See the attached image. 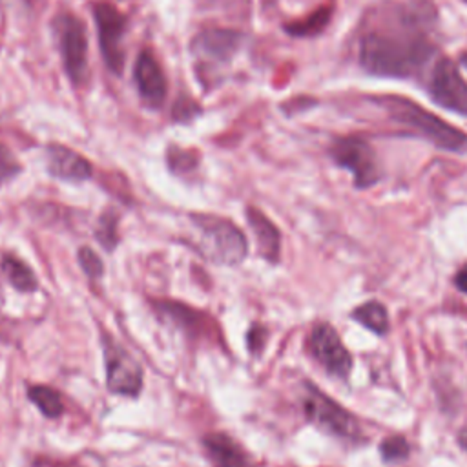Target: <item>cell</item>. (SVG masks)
Wrapping results in <instances>:
<instances>
[{"label":"cell","instance_id":"cell-1","mask_svg":"<svg viewBox=\"0 0 467 467\" xmlns=\"http://www.w3.org/2000/svg\"><path fill=\"white\" fill-rule=\"evenodd\" d=\"M429 18L431 15L423 9L409 5H394L390 13L383 11L381 20L359 36V64L381 77L414 75L434 51L425 29Z\"/></svg>","mask_w":467,"mask_h":467},{"label":"cell","instance_id":"cell-2","mask_svg":"<svg viewBox=\"0 0 467 467\" xmlns=\"http://www.w3.org/2000/svg\"><path fill=\"white\" fill-rule=\"evenodd\" d=\"M192 223L197 230L195 248L201 255L215 265L224 266H235L243 263L248 252V243L244 234L230 219L195 213L192 215Z\"/></svg>","mask_w":467,"mask_h":467},{"label":"cell","instance_id":"cell-3","mask_svg":"<svg viewBox=\"0 0 467 467\" xmlns=\"http://www.w3.org/2000/svg\"><path fill=\"white\" fill-rule=\"evenodd\" d=\"M385 106L389 108L392 119H396L400 124L407 126L409 130H414L438 148L449 150V151H462L467 148V135L462 133L458 128L451 126L449 122L441 120L434 113L427 111L425 108H420L412 100H405L400 97H389L385 99Z\"/></svg>","mask_w":467,"mask_h":467},{"label":"cell","instance_id":"cell-4","mask_svg":"<svg viewBox=\"0 0 467 467\" xmlns=\"http://www.w3.org/2000/svg\"><path fill=\"white\" fill-rule=\"evenodd\" d=\"M303 410H305V416L314 425H317L319 429L334 436L356 438L359 434V423L354 418V414H350L332 398L317 390V387L312 383H305Z\"/></svg>","mask_w":467,"mask_h":467},{"label":"cell","instance_id":"cell-5","mask_svg":"<svg viewBox=\"0 0 467 467\" xmlns=\"http://www.w3.org/2000/svg\"><path fill=\"white\" fill-rule=\"evenodd\" d=\"M62 64L73 82H82L88 73V36L84 24L69 13H62L53 22Z\"/></svg>","mask_w":467,"mask_h":467},{"label":"cell","instance_id":"cell-6","mask_svg":"<svg viewBox=\"0 0 467 467\" xmlns=\"http://www.w3.org/2000/svg\"><path fill=\"white\" fill-rule=\"evenodd\" d=\"M330 155L337 166L352 173L354 184L358 188H368L379 181V166L376 161V153L370 148V144L363 139H337L330 148Z\"/></svg>","mask_w":467,"mask_h":467},{"label":"cell","instance_id":"cell-7","mask_svg":"<svg viewBox=\"0 0 467 467\" xmlns=\"http://www.w3.org/2000/svg\"><path fill=\"white\" fill-rule=\"evenodd\" d=\"M104 365L106 385L113 394L139 396L142 389V368L126 348H122L113 337H104Z\"/></svg>","mask_w":467,"mask_h":467},{"label":"cell","instance_id":"cell-8","mask_svg":"<svg viewBox=\"0 0 467 467\" xmlns=\"http://www.w3.org/2000/svg\"><path fill=\"white\" fill-rule=\"evenodd\" d=\"M93 18L99 27V42L106 66L119 75L124 64L122 38L126 33V16L115 5L99 2L93 5Z\"/></svg>","mask_w":467,"mask_h":467},{"label":"cell","instance_id":"cell-9","mask_svg":"<svg viewBox=\"0 0 467 467\" xmlns=\"http://www.w3.org/2000/svg\"><path fill=\"white\" fill-rule=\"evenodd\" d=\"M308 345L312 356L327 372L337 378L348 376L352 368V356L332 325L317 323L310 332Z\"/></svg>","mask_w":467,"mask_h":467},{"label":"cell","instance_id":"cell-10","mask_svg":"<svg viewBox=\"0 0 467 467\" xmlns=\"http://www.w3.org/2000/svg\"><path fill=\"white\" fill-rule=\"evenodd\" d=\"M429 93L441 108L467 117V82L451 60L441 58L436 62Z\"/></svg>","mask_w":467,"mask_h":467},{"label":"cell","instance_id":"cell-11","mask_svg":"<svg viewBox=\"0 0 467 467\" xmlns=\"http://www.w3.org/2000/svg\"><path fill=\"white\" fill-rule=\"evenodd\" d=\"M133 78L144 102L155 108H159L164 102L166 78L157 58L150 51L139 53L133 67Z\"/></svg>","mask_w":467,"mask_h":467},{"label":"cell","instance_id":"cell-12","mask_svg":"<svg viewBox=\"0 0 467 467\" xmlns=\"http://www.w3.org/2000/svg\"><path fill=\"white\" fill-rule=\"evenodd\" d=\"M47 170L53 177L71 182L88 181L93 173L86 157L62 144H51L47 148Z\"/></svg>","mask_w":467,"mask_h":467},{"label":"cell","instance_id":"cell-13","mask_svg":"<svg viewBox=\"0 0 467 467\" xmlns=\"http://www.w3.org/2000/svg\"><path fill=\"white\" fill-rule=\"evenodd\" d=\"M202 447L212 467H254L248 452L224 432L206 434L202 438Z\"/></svg>","mask_w":467,"mask_h":467},{"label":"cell","instance_id":"cell-14","mask_svg":"<svg viewBox=\"0 0 467 467\" xmlns=\"http://www.w3.org/2000/svg\"><path fill=\"white\" fill-rule=\"evenodd\" d=\"M246 219L248 224L257 239V250L259 254L270 261V263H277L279 261V254H281V235L279 230L275 228V224L257 208H248L246 210Z\"/></svg>","mask_w":467,"mask_h":467},{"label":"cell","instance_id":"cell-15","mask_svg":"<svg viewBox=\"0 0 467 467\" xmlns=\"http://www.w3.org/2000/svg\"><path fill=\"white\" fill-rule=\"evenodd\" d=\"M237 44H239L237 33L213 29V31L201 33L193 42V49L199 55L217 58V60H226L237 49Z\"/></svg>","mask_w":467,"mask_h":467},{"label":"cell","instance_id":"cell-16","mask_svg":"<svg viewBox=\"0 0 467 467\" xmlns=\"http://www.w3.org/2000/svg\"><path fill=\"white\" fill-rule=\"evenodd\" d=\"M2 270H4L7 281L11 283L13 288H16L20 292H35L38 288L36 275L33 274V270L22 259H18L11 254L4 255Z\"/></svg>","mask_w":467,"mask_h":467},{"label":"cell","instance_id":"cell-17","mask_svg":"<svg viewBox=\"0 0 467 467\" xmlns=\"http://www.w3.org/2000/svg\"><path fill=\"white\" fill-rule=\"evenodd\" d=\"M352 317L361 323L363 327H367L368 330L376 332V334H385L389 328V314L387 308L378 303V301H368L359 305L354 312Z\"/></svg>","mask_w":467,"mask_h":467},{"label":"cell","instance_id":"cell-18","mask_svg":"<svg viewBox=\"0 0 467 467\" xmlns=\"http://www.w3.org/2000/svg\"><path fill=\"white\" fill-rule=\"evenodd\" d=\"M27 396L47 418H58L64 412V403L60 394L47 385H31L27 390Z\"/></svg>","mask_w":467,"mask_h":467},{"label":"cell","instance_id":"cell-19","mask_svg":"<svg viewBox=\"0 0 467 467\" xmlns=\"http://www.w3.org/2000/svg\"><path fill=\"white\" fill-rule=\"evenodd\" d=\"M117 223H119V217L113 210H108L100 219H99V226L95 230V235L99 239V243L108 250L111 252L117 243H119V235H117Z\"/></svg>","mask_w":467,"mask_h":467},{"label":"cell","instance_id":"cell-20","mask_svg":"<svg viewBox=\"0 0 467 467\" xmlns=\"http://www.w3.org/2000/svg\"><path fill=\"white\" fill-rule=\"evenodd\" d=\"M379 452L385 462H403L410 454V447L403 436L394 434L381 441Z\"/></svg>","mask_w":467,"mask_h":467},{"label":"cell","instance_id":"cell-21","mask_svg":"<svg viewBox=\"0 0 467 467\" xmlns=\"http://www.w3.org/2000/svg\"><path fill=\"white\" fill-rule=\"evenodd\" d=\"M78 265L82 266L84 274L91 279H97L104 274V263L102 259L89 248V246H82L78 250Z\"/></svg>","mask_w":467,"mask_h":467},{"label":"cell","instance_id":"cell-22","mask_svg":"<svg viewBox=\"0 0 467 467\" xmlns=\"http://www.w3.org/2000/svg\"><path fill=\"white\" fill-rule=\"evenodd\" d=\"M166 159H168L173 171H186V170H192L197 164V159L193 157V153L181 151V150H175V148H171L170 153H166Z\"/></svg>","mask_w":467,"mask_h":467},{"label":"cell","instance_id":"cell-23","mask_svg":"<svg viewBox=\"0 0 467 467\" xmlns=\"http://www.w3.org/2000/svg\"><path fill=\"white\" fill-rule=\"evenodd\" d=\"M20 171V164L15 159V155L9 151V148H5L4 144H0V182L7 181L11 177H15Z\"/></svg>","mask_w":467,"mask_h":467},{"label":"cell","instance_id":"cell-24","mask_svg":"<svg viewBox=\"0 0 467 467\" xmlns=\"http://www.w3.org/2000/svg\"><path fill=\"white\" fill-rule=\"evenodd\" d=\"M265 339H266V330L265 327L261 325H252L250 330H248V348L250 352H259L265 345Z\"/></svg>","mask_w":467,"mask_h":467},{"label":"cell","instance_id":"cell-25","mask_svg":"<svg viewBox=\"0 0 467 467\" xmlns=\"http://www.w3.org/2000/svg\"><path fill=\"white\" fill-rule=\"evenodd\" d=\"M454 283H456V288H458V290H462V292L467 294V265L460 268V272H458L456 277H454Z\"/></svg>","mask_w":467,"mask_h":467},{"label":"cell","instance_id":"cell-26","mask_svg":"<svg viewBox=\"0 0 467 467\" xmlns=\"http://www.w3.org/2000/svg\"><path fill=\"white\" fill-rule=\"evenodd\" d=\"M458 440H460L462 449H463V451H467V429H463V431L460 432V438H458Z\"/></svg>","mask_w":467,"mask_h":467},{"label":"cell","instance_id":"cell-27","mask_svg":"<svg viewBox=\"0 0 467 467\" xmlns=\"http://www.w3.org/2000/svg\"><path fill=\"white\" fill-rule=\"evenodd\" d=\"M462 64H463V67L467 69V53H463V55H462Z\"/></svg>","mask_w":467,"mask_h":467}]
</instances>
